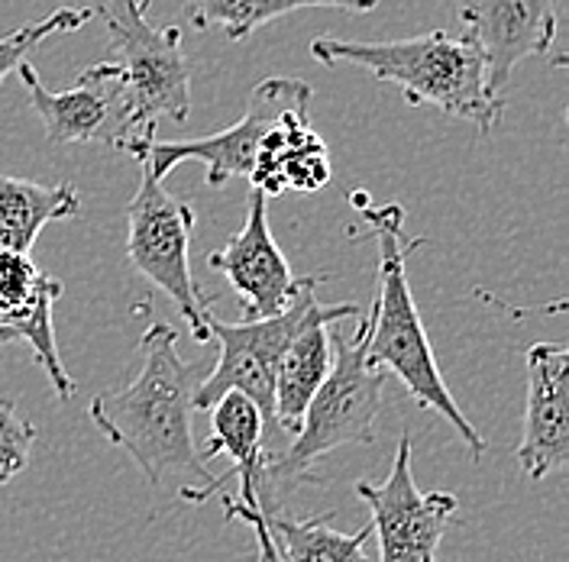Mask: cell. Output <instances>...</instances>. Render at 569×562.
Here are the masks:
<instances>
[{"mask_svg":"<svg viewBox=\"0 0 569 562\" xmlns=\"http://www.w3.org/2000/svg\"><path fill=\"white\" fill-rule=\"evenodd\" d=\"M33 440V423L17 414V404L10 398H0V485L13 482L30 465Z\"/></svg>","mask_w":569,"mask_h":562,"instance_id":"7402d4cb","label":"cell"},{"mask_svg":"<svg viewBox=\"0 0 569 562\" xmlns=\"http://www.w3.org/2000/svg\"><path fill=\"white\" fill-rule=\"evenodd\" d=\"M269 536L279 550V562H369L366 540L372 536V524L356 533H340L330 528V518L311 521H288L266 514Z\"/></svg>","mask_w":569,"mask_h":562,"instance_id":"ffe728a7","label":"cell"},{"mask_svg":"<svg viewBox=\"0 0 569 562\" xmlns=\"http://www.w3.org/2000/svg\"><path fill=\"white\" fill-rule=\"evenodd\" d=\"M62 298V281L36 269L30 252L0 249V337L27 343L62 401L74 398V382L62 365L52 327V304Z\"/></svg>","mask_w":569,"mask_h":562,"instance_id":"7c38bea8","label":"cell"},{"mask_svg":"<svg viewBox=\"0 0 569 562\" xmlns=\"http://www.w3.org/2000/svg\"><path fill=\"white\" fill-rule=\"evenodd\" d=\"M333 175L327 142L308 123L305 110H284L282 117L266 130V137L256 149V162L249 181L266 198L298 191L315 194Z\"/></svg>","mask_w":569,"mask_h":562,"instance_id":"e0dca14e","label":"cell"},{"mask_svg":"<svg viewBox=\"0 0 569 562\" xmlns=\"http://www.w3.org/2000/svg\"><path fill=\"white\" fill-rule=\"evenodd\" d=\"M94 13L107 23L110 52L120 56L117 66L127 74L137 140L156 137L162 117L184 123L191 113V66L181 49V30H156L140 0H98Z\"/></svg>","mask_w":569,"mask_h":562,"instance_id":"5b68a950","label":"cell"},{"mask_svg":"<svg viewBox=\"0 0 569 562\" xmlns=\"http://www.w3.org/2000/svg\"><path fill=\"white\" fill-rule=\"evenodd\" d=\"M211 440L204 443V450H198L201 459L230 456V469L217 479H208L198 489H181V498L191 504L208 501L211 494L223 492L233 479L240 482V494L237 501H243L247 508H259L262 511V469H266V446H262V433H266V421L259 414V408L249 401L243 391H223L211 408Z\"/></svg>","mask_w":569,"mask_h":562,"instance_id":"9a60e30c","label":"cell"},{"mask_svg":"<svg viewBox=\"0 0 569 562\" xmlns=\"http://www.w3.org/2000/svg\"><path fill=\"white\" fill-rule=\"evenodd\" d=\"M81 213L74 184H39L30 178L0 175V249L30 252L36 237L52 220Z\"/></svg>","mask_w":569,"mask_h":562,"instance_id":"ac0fdd59","label":"cell"},{"mask_svg":"<svg viewBox=\"0 0 569 562\" xmlns=\"http://www.w3.org/2000/svg\"><path fill=\"white\" fill-rule=\"evenodd\" d=\"M515 456L531 482L567 465L569 350L563 343H533L528 350V408Z\"/></svg>","mask_w":569,"mask_h":562,"instance_id":"5bb4252c","label":"cell"},{"mask_svg":"<svg viewBox=\"0 0 569 562\" xmlns=\"http://www.w3.org/2000/svg\"><path fill=\"white\" fill-rule=\"evenodd\" d=\"M353 333H347L337 320L330 323V347L333 362L323 379V385L315 391L301 426L284 453H269L262 469V511L276 508L284 494L301 482H318L311 472L315 462L340 446L350 443H376V421L382 411V388L389 372L372 369L366 362V340H369V311L356 317Z\"/></svg>","mask_w":569,"mask_h":562,"instance_id":"277c9868","label":"cell"},{"mask_svg":"<svg viewBox=\"0 0 569 562\" xmlns=\"http://www.w3.org/2000/svg\"><path fill=\"white\" fill-rule=\"evenodd\" d=\"M140 3H142V7H149V0H140Z\"/></svg>","mask_w":569,"mask_h":562,"instance_id":"cb8c5ba5","label":"cell"},{"mask_svg":"<svg viewBox=\"0 0 569 562\" xmlns=\"http://www.w3.org/2000/svg\"><path fill=\"white\" fill-rule=\"evenodd\" d=\"M17 74L52 145L101 142L120 149L127 140H137L130 84L117 62H94L66 91L46 88L30 62H20Z\"/></svg>","mask_w":569,"mask_h":562,"instance_id":"9c48e42d","label":"cell"},{"mask_svg":"<svg viewBox=\"0 0 569 562\" xmlns=\"http://www.w3.org/2000/svg\"><path fill=\"white\" fill-rule=\"evenodd\" d=\"M127 220H130L127 255L137 265V272L152 288L172 298V304L181 311L198 343H211V330L204 320V308L211 301H204L201 284L191 275V230H194L191 204L176 201L159 178L142 169L140 188L127 208Z\"/></svg>","mask_w":569,"mask_h":562,"instance_id":"52a82bcc","label":"cell"},{"mask_svg":"<svg viewBox=\"0 0 569 562\" xmlns=\"http://www.w3.org/2000/svg\"><path fill=\"white\" fill-rule=\"evenodd\" d=\"M208 265L230 281V288L240 294L247 320L284 311L301 284V279L291 275V265L282 255L279 243L272 240V230L266 220V194L256 188L249 191L243 230L233 233L227 240V247L211 252Z\"/></svg>","mask_w":569,"mask_h":562,"instance_id":"4fadbf2b","label":"cell"},{"mask_svg":"<svg viewBox=\"0 0 569 562\" xmlns=\"http://www.w3.org/2000/svg\"><path fill=\"white\" fill-rule=\"evenodd\" d=\"M353 492L372 511V533L379 536V562H433L447 521L457 514V494H425L415 485L411 436L398 440L389 479L382 485L356 482Z\"/></svg>","mask_w":569,"mask_h":562,"instance_id":"30bf717a","label":"cell"},{"mask_svg":"<svg viewBox=\"0 0 569 562\" xmlns=\"http://www.w3.org/2000/svg\"><path fill=\"white\" fill-rule=\"evenodd\" d=\"M188 10V20L194 30H223L227 39L243 42L256 33L259 27L279 20L295 10H350V13H366L379 0H181Z\"/></svg>","mask_w":569,"mask_h":562,"instance_id":"d6986e66","label":"cell"},{"mask_svg":"<svg viewBox=\"0 0 569 562\" xmlns=\"http://www.w3.org/2000/svg\"><path fill=\"white\" fill-rule=\"evenodd\" d=\"M0 343H3V337H0Z\"/></svg>","mask_w":569,"mask_h":562,"instance_id":"d4e9b609","label":"cell"},{"mask_svg":"<svg viewBox=\"0 0 569 562\" xmlns=\"http://www.w3.org/2000/svg\"><path fill=\"white\" fill-rule=\"evenodd\" d=\"M223 518L230 521H243L247 528H252L256 533V543H259V560L256 562H279V550L269 536V528H266V511L259 508H247L243 501H237L233 494L223 498Z\"/></svg>","mask_w":569,"mask_h":562,"instance_id":"603a6c76","label":"cell"},{"mask_svg":"<svg viewBox=\"0 0 569 562\" xmlns=\"http://www.w3.org/2000/svg\"><path fill=\"white\" fill-rule=\"evenodd\" d=\"M557 3L560 0H466L460 10L466 36L486 59L489 91L501 98L515 69L547 56L557 39Z\"/></svg>","mask_w":569,"mask_h":562,"instance_id":"8fae6325","label":"cell"},{"mask_svg":"<svg viewBox=\"0 0 569 562\" xmlns=\"http://www.w3.org/2000/svg\"><path fill=\"white\" fill-rule=\"evenodd\" d=\"M350 201L379 247V294L369 308L366 362L372 369H389L391 375H398L421 408L453 423V430L466 440L472 456L482 459L489 443L466 421V414L457 408L450 388L443 382L421 314H418V304H415V294L408 288L405 265L421 240H411L405 233V211L398 204L376 208L362 191H353Z\"/></svg>","mask_w":569,"mask_h":562,"instance_id":"7a4b0ae2","label":"cell"},{"mask_svg":"<svg viewBox=\"0 0 569 562\" xmlns=\"http://www.w3.org/2000/svg\"><path fill=\"white\" fill-rule=\"evenodd\" d=\"M91 17H94V7H78V10L62 7V10H52V17H46V20H36L30 27H20L13 33L0 36V84L10 71H17L20 62L30 59V52L39 42H46L49 36L81 30L91 23Z\"/></svg>","mask_w":569,"mask_h":562,"instance_id":"44dd1931","label":"cell"},{"mask_svg":"<svg viewBox=\"0 0 569 562\" xmlns=\"http://www.w3.org/2000/svg\"><path fill=\"white\" fill-rule=\"evenodd\" d=\"M311 56L320 66L366 69L376 81L395 84L408 104L440 107L443 113L472 123L479 133H492L505 110V101L489 91L486 59L469 36L433 30L389 42L320 36L311 42Z\"/></svg>","mask_w":569,"mask_h":562,"instance_id":"3957f363","label":"cell"},{"mask_svg":"<svg viewBox=\"0 0 569 562\" xmlns=\"http://www.w3.org/2000/svg\"><path fill=\"white\" fill-rule=\"evenodd\" d=\"M362 314L359 304H315L311 314L301 320L295 330L282 362L276 375V401H272V423L279 433H298L301 418L315 398V391L323 385L330 362H333V347H330V323L350 320Z\"/></svg>","mask_w":569,"mask_h":562,"instance_id":"2e32d148","label":"cell"},{"mask_svg":"<svg viewBox=\"0 0 569 562\" xmlns=\"http://www.w3.org/2000/svg\"><path fill=\"white\" fill-rule=\"evenodd\" d=\"M142 369L130 385L101 391L88 418L120 450H127L152 489L169 475L208 482L204 459L194 446L191 414L198 388L208 379L211 362H188L178 355V333L166 320H152L140 340ZM184 485V489H198Z\"/></svg>","mask_w":569,"mask_h":562,"instance_id":"6da1fadb","label":"cell"},{"mask_svg":"<svg viewBox=\"0 0 569 562\" xmlns=\"http://www.w3.org/2000/svg\"><path fill=\"white\" fill-rule=\"evenodd\" d=\"M330 279V275H318V279H301L291 304L272 317H259V320H247V323H227L217 320L211 304L204 308V320L211 330V340H217V362L211 365L208 379L198 388L194 408L208 411L213 401L223 391H243L249 401L259 408L262 421L272 423V401H276V375H279V362H282L284 350L295 337V330L301 327V320L311 314V308L318 304L315 291L318 284ZM276 426V423H272Z\"/></svg>","mask_w":569,"mask_h":562,"instance_id":"8992f818","label":"cell"},{"mask_svg":"<svg viewBox=\"0 0 569 562\" xmlns=\"http://www.w3.org/2000/svg\"><path fill=\"white\" fill-rule=\"evenodd\" d=\"M315 98V88L301 78H262L243 110V117L211 137L188 142H159L156 137L149 140H127L120 145V152L133 155L142 169H149L152 175H169L181 162H201L204 175L211 188H220L230 178H249L252 162H256V149L266 137V130L282 117L284 110H308Z\"/></svg>","mask_w":569,"mask_h":562,"instance_id":"ba28073f","label":"cell"}]
</instances>
